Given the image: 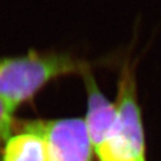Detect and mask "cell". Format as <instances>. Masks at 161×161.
Returning <instances> with one entry per match:
<instances>
[{"label":"cell","instance_id":"1","mask_svg":"<svg viewBox=\"0 0 161 161\" xmlns=\"http://www.w3.org/2000/svg\"><path fill=\"white\" fill-rule=\"evenodd\" d=\"M111 62L114 60H86L70 52L58 50H29L24 55L3 56L0 57V98L15 112L52 80L73 74L83 76Z\"/></svg>","mask_w":161,"mask_h":161},{"label":"cell","instance_id":"2","mask_svg":"<svg viewBox=\"0 0 161 161\" xmlns=\"http://www.w3.org/2000/svg\"><path fill=\"white\" fill-rule=\"evenodd\" d=\"M116 123L113 133L94 149L100 161H146L144 134L136 97L133 66L124 62L118 83Z\"/></svg>","mask_w":161,"mask_h":161},{"label":"cell","instance_id":"3","mask_svg":"<svg viewBox=\"0 0 161 161\" xmlns=\"http://www.w3.org/2000/svg\"><path fill=\"white\" fill-rule=\"evenodd\" d=\"M21 130L45 140L52 161H92L93 146L83 119L28 121Z\"/></svg>","mask_w":161,"mask_h":161},{"label":"cell","instance_id":"4","mask_svg":"<svg viewBox=\"0 0 161 161\" xmlns=\"http://www.w3.org/2000/svg\"><path fill=\"white\" fill-rule=\"evenodd\" d=\"M83 80L88 106L85 123L92 146L95 149L113 133L116 123V108L101 92L92 73L83 75Z\"/></svg>","mask_w":161,"mask_h":161},{"label":"cell","instance_id":"5","mask_svg":"<svg viewBox=\"0 0 161 161\" xmlns=\"http://www.w3.org/2000/svg\"><path fill=\"white\" fill-rule=\"evenodd\" d=\"M0 161H52V158L42 136L23 130L6 141Z\"/></svg>","mask_w":161,"mask_h":161},{"label":"cell","instance_id":"6","mask_svg":"<svg viewBox=\"0 0 161 161\" xmlns=\"http://www.w3.org/2000/svg\"><path fill=\"white\" fill-rule=\"evenodd\" d=\"M14 111L0 98V153L6 141L14 134Z\"/></svg>","mask_w":161,"mask_h":161}]
</instances>
